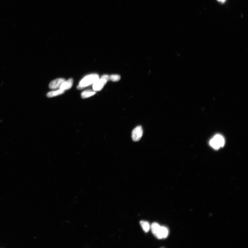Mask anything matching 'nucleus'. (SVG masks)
<instances>
[{"label":"nucleus","mask_w":248,"mask_h":248,"mask_svg":"<svg viewBox=\"0 0 248 248\" xmlns=\"http://www.w3.org/2000/svg\"><path fill=\"white\" fill-rule=\"evenodd\" d=\"M99 79L98 75L96 74L88 75L81 81L77 88L78 90L83 89L87 86L93 84Z\"/></svg>","instance_id":"nucleus-1"},{"label":"nucleus","mask_w":248,"mask_h":248,"mask_svg":"<svg viewBox=\"0 0 248 248\" xmlns=\"http://www.w3.org/2000/svg\"><path fill=\"white\" fill-rule=\"evenodd\" d=\"M210 144L214 149H219L224 146V139L220 135H216L210 141Z\"/></svg>","instance_id":"nucleus-2"},{"label":"nucleus","mask_w":248,"mask_h":248,"mask_svg":"<svg viewBox=\"0 0 248 248\" xmlns=\"http://www.w3.org/2000/svg\"><path fill=\"white\" fill-rule=\"evenodd\" d=\"M143 134V130L141 126H138L133 129L132 133V138L135 142L139 141Z\"/></svg>","instance_id":"nucleus-3"},{"label":"nucleus","mask_w":248,"mask_h":248,"mask_svg":"<svg viewBox=\"0 0 248 248\" xmlns=\"http://www.w3.org/2000/svg\"><path fill=\"white\" fill-rule=\"evenodd\" d=\"M107 81L105 79L101 78L99 79L93 84V89L95 91H100L103 89V87L107 82Z\"/></svg>","instance_id":"nucleus-4"},{"label":"nucleus","mask_w":248,"mask_h":248,"mask_svg":"<svg viewBox=\"0 0 248 248\" xmlns=\"http://www.w3.org/2000/svg\"><path fill=\"white\" fill-rule=\"evenodd\" d=\"M168 234V230L166 227L160 226L155 235L158 239H161L166 238Z\"/></svg>","instance_id":"nucleus-5"},{"label":"nucleus","mask_w":248,"mask_h":248,"mask_svg":"<svg viewBox=\"0 0 248 248\" xmlns=\"http://www.w3.org/2000/svg\"><path fill=\"white\" fill-rule=\"evenodd\" d=\"M65 79L63 78H58L52 81L49 84V87L51 89H57L61 87V84L65 81Z\"/></svg>","instance_id":"nucleus-6"},{"label":"nucleus","mask_w":248,"mask_h":248,"mask_svg":"<svg viewBox=\"0 0 248 248\" xmlns=\"http://www.w3.org/2000/svg\"><path fill=\"white\" fill-rule=\"evenodd\" d=\"M73 84V79L72 78L69 79L66 81H65L61 84V87H60V89L63 90V91L70 89L72 87Z\"/></svg>","instance_id":"nucleus-7"},{"label":"nucleus","mask_w":248,"mask_h":248,"mask_svg":"<svg viewBox=\"0 0 248 248\" xmlns=\"http://www.w3.org/2000/svg\"><path fill=\"white\" fill-rule=\"evenodd\" d=\"M96 93V92L94 91L87 90L82 92L81 94V97L83 99L87 98L95 95Z\"/></svg>","instance_id":"nucleus-8"},{"label":"nucleus","mask_w":248,"mask_h":248,"mask_svg":"<svg viewBox=\"0 0 248 248\" xmlns=\"http://www.w3.org/2000/svg\"><path fill=\"white\" fill-rule=\"evenodd\" d=\"M64 91L60 89L57 90V91L50 92L47 93V96L48 98H52L56 96L62 94L64 93Z\"/></svg>","instance_id":"nucleus-9"},{"label":"nucleus","mask_w":248,"mask_h":248,"mask_svg":"<svg viewBox=\"0 0 248 248\" xmlns=\"http://www.w3.org/2000/svg\"><path fill=\"white\" fill-rule=\"evenodd\" d=\"M140 223L141 226L144 232H148L149 231L150 228V226L149 223L146 221H141Z\"/></svg>","instance_id":"nucleus-10"},{"label":"nucleus","mask_w":248,"mask_h":248,"mask_svg":"<svg viewBox=\"0 0 248 248\" xmlns=\"http://www.w3.org/2000/svg\"><path fill=\"white\" fill-rule=\"evenodd\" d=\"M120 78L121 77L119 75H113L110 76V80L114 82L119 81Z\"/></svg>","instance_id":"nucleus-11"},{"label":"nucleus","mask_w":248,"mask_h":248,"mask_svg":"<svg viewBox=\"0 0 248 248\" xmlns=\"http://www.w3.org/2000/svg\"><path fill=\"white\" fill-rule=\"evenodd\" d=\"M101 78H103L106 80L107 81L110 80V76L108 75H103L101 77Z\"/></svg>","instance_id":"nucleus-12"},{"label":"nucleus","mask_w":248,"mask_h":248,"mask_svg":"<svg viewBox=\"0 0 248 248\" xmlns=\"http://www.w3.org/2000/svg\"><path fill=\"white\" fill-rule=\"evenodd\" d=\"M217 1L218 2L223 4V3H226L227 0H217Z\"/></svg>","instance_id":"nucleus-13"}]
</instances>
